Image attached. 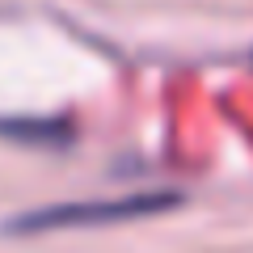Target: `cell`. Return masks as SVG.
Wrapping results in <instances>:
<instances>
[{
	"mask_svg": "<svg viewBox=\"0 0 253 253\" xmlns=\"http://www.w3.org/2000/svg\"><path fill=\"white\" fill-rule=\"evenodd\" d=\"M177 203L173 190L165 194H126V199H97V203H63V207H42L21 215L17 232H42V228H89V224H118V219L152 215V211H169Z\"/></svg>",
	"mask_w": 253,
	"mask_h": 253,
	"instance_id": "6da1fadb",
	"label": "cell"
}]
</instances>
